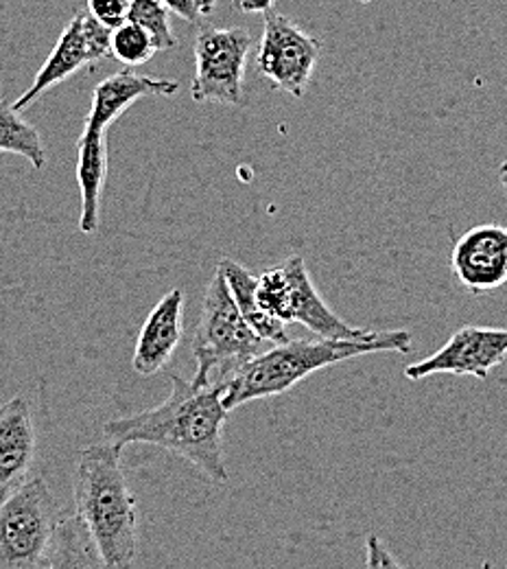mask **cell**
Here are the masks:
<instances>
[{
  "mask_svg": "<svg viewBox=\"0 0 507 569\" xmlns=\"http://www.w3.org/2000/svg\"><path fill=\"white\" fill-rule=\"evenodd\" d=\"M227 415L221 383L195 386L171 375V395L160 406L105 423L103 436L121 449L136 442L155 445L189 460L213 482L227 485L230 473L223 460Z\"/></svg>",
  "mask_w": 507,
  "mask_h": 569,
  "instance_id": "cell-1",
  "label": "cell"
},
{
  "mask_svg": "<svg viewBox=\"0 0 507 569\" xmlns=\"http://www.w3.org/2000/svg\"><path fill=\"white\" fill-rule=\"evenodd\" d=\"M412 349L414 345L409 331H369L363 338H320L297 342L290 340L283 345H274L221 383L223 403L232 412L243 403L285 395L308 375L342 363L346 359L372 353L407 356L412 353Z\"/></svg>",
  "mask_w": 507,
  "mask_h": 569,
  "instance_id": "cell-2",
  "label": "cell"
},
{
  "mask_svg": "<svg viewBox=\"0 0 507 569\" xmlns=\"http://www.w3.org/2000/svg\"><path fill=\"white\" fill-rule=\"evenodd\" d=\"M74 510L88 526L103 566L130 568L139 555V508L121 465V447H83L74 467Z\"/></svg>",
  "mask_w": 507,
  "mask_h": 569,
  "instance_id": "cell-3",
  "label": "cell"
},
{
  "mask_svg": "<svg viewBox=\"0 0 507 569\" xmlns=\"http://www.w3.org/2000/svg\"><path fill=\"white\" fill-rule=\"evenodd\" d=\"M272 342L263 340L241 313L223 272L219 270L209 283L202 316L193 342L195 386L223 383L247 361L265 353Z\"/></svg>",
  "mask_w": 507,
  "mask_h": 569,
  "instance_id": "cell-4",
  "label": "cell"
},
{
  "mask_svg": "<svg viewBox=\"0 0 507 569\" xmlns=\"http://www.w3.org/2000/svg\"><path fill=\"white\" fill-rule=\"evenodd\" d=\"M62 510L44 478H29L0 498V569L49 568Z\"/></svg>",
  "mask_w": 507,
  "mask_h": 569,
  "instance_id": "cell-5",
  "label": "cell"
},
{
  "mask_svg": "<svg viewBox=\"0 0 507 569\" xmlns=\"http://www.w3.org/2000/svg\"><path fill=\"white\" fill-rule=\"evenodd\" d=\"M252 38L241 27L204 24L195 38V77L191 97L197 103L245 108V64Z\"/></svg>",
  "mask_w": 507,
  "mask_h": 569,
  "instance_id": "cell-6",
  "label": "cell"
},
{
  "mask_svg": "<svg viewBox=\"0 0 507 569\" xmlns=\"http://www.w3.org/2000/svg\"><path fill=\"white\" fill-rule=\"evenodd\" d=\"M322 44L308 36L291 18L270 11L265 13L263 38L256 53V69L278 90L291 97H304L311 77L317 69Z\"/></svg>",
  "mask_w": 507,
  "mask_h": 569,
  "instance_id": "cell-7",
  "label": "cell"
},
{
  "mask_svg": "<svg viewBox=\"0 0 507 569\" xmlns=\"http://www.w3.org/2000/svg\"><path fill=\"white\" fill-rule=\"evenodd\" d=\"M108 56H112V29L99 22L88 9L77 11L42 69L36 72L31 86L13 101V106L20 112L27 110L49 88L71 79L88 67H94Z\"/></svg>",
  "mask_w": 507,
  "mask_h": 569,
  "instance_id": "cell-8",
  "label": "cell"
},
{
  "mask_svg": "<svg viewBox=\"0 0 507 569\" xmlns=\"http://www.w3.org/2000/svg\"><path fill=\"white\" fill-rule=\"evenodd\" d=\"M507 356V329L464 325L434 356L405 368L409 381H420L434 375H462L488 379Z\"/></svg>",
  "mask_w": 507,
  "mask_h": 569,
  "instance_id": "cell-9",
  "label": "cell"
},
{
  "mask_svg": "<svg viewBox=\"0 0 507 569\" xmlns=\"http://www.w3.org/2000/svg\"><path fill=\"white\" fill-rule=\"evenodd\" d=\"M455 279L470 296H488L507 283V226L481 223L466 230L450 250Z\"/></svg>",
  "mask_w": 507,
  "mask_h": 569,
  "instance_id": "cell-10",
  "label": "cell"
},
{
  "mask_svg": "<svg viewBox=\"0 0 507 569\" xmlns=\"http://www.w3.org/2000/svg\"><path fill=\"white\" fill-rule=\"evenodd\" d=\"M38 453V429L31 403L16 395L0 406V498L31 478Z\"/></svg>",
  "mask_w": 507,
  "mask_h": 569,
  "instance_id": "cell-11",
  "label": "cell"
},
{
  "mask_svg": "<svg viewBox=\"0 0 507 569\" xmlns=\"http://www.w3.org/2000/svg\"><path fill=\"white\" fill-rule=\"evenodd\" d=\"M180 83L173 79H160L153 74L121 71L103 79L92 92V106L85 119L88 132L108 134L110 126L123 117L136 101L145 97H173Z\"/></svg>",
  "mask_w": 507,
  "mask_h": 569,
  "instance_id": "cell-12",
  "label": "cell"
},
{
  "mask_svg": "<svg viewBox=\"0 0 507 569\" xmlns=\"http://www.w3.org/2000/svg\"><path fill=\"white\" fill-rule=\"evenodd\" d=\"M184 338V291H166L158 305L146 316L136 349L132 357V368L141 377H151L160 372L173 353L178 351Z\"/></svg>",
  "mask_w": 507,
  "mask_h": 569,
  "instance_id": "cell-13",
  "label": "cell"
},
{
  "mask_svg": "<svg viewBox=\"0 0 507 569\" xmlns=\"http://www.w3.org/2000/svg\"><path fill=\"white\" fill-rule=\"evenodd\" d=\"M283 266L290 277L291 322L304 325L317 338H363L369 333L367 329L351 327L324 302V298L311 281L304 259L300 254H293Z\"/></svg>",
  "mask_w": 507,
  "mask_h": 569,
  "instance_id": "cell-14",
  "label": "cell"
},
{
  "mask_svg": "<svg viewBox=\"0 0 507 569\" xmlns=\"http://www.w3.org/2000/svg\"><path fill=\"white\" fill-rule=\"evenodd\" d=\"M105 178H108V134L83 130L77 141V184L81 191L79 230L83 234H92L99 228Z\"/></svg>",
  "mask_w": 507,
  "mask_h": 569,
  "instance_id": "cell-15",
  "label": "cell"
},
{
  "mask_svg": "<svg viewBox=\"0 0 507 569\" xmlns=\"http://www.w3.org/2000/svg\"><path fill=\"white\" fill-rule=\"evenodd\" d=\"M219 270L223 272L227 287L241 309V313L245 316V320L250 322V327L267 342L272 345H283L290 342L287 336V325L263 313L256 300V284H258V277H254L250 270H245L241 263L232 261V259H221L217 266Z\"/></svg>",
  "mask_w": 507,
  "mask_h": 569,
  "instance_id": "cell-16",
  "label": "cell"
},
{
  "mask_svg": "<svg viewBox=\"0 0 507 569\" xmlns=\"http://www.w3.org/2000/svg\"><path fill=\"white\" fill-rule=\"evenodd\" d=\"M49 568H105L99 548L77 510L62 512L49 557Z\"/></svg>",
  "mask_w": 507,
  "mask_h": 569,
  "instance_id": "cell-17",
  "label": "cell"
},
{
  "mask_svg": "<svg viewBox=\"0 0 507 569\" xmlns=\"http://www.w3.org/2000/svg\"><path fill=\"white\" fill-rule=\"evenodd\" d=\"M0 153L22 156L33 169L47 167V147L40 132L7 99H0Z\"/></svg>",
  "mask_w": 507,
  "mask_h": 569,
  "instance_id": "cell-18",
  "label": "cell"
},
{
  "mask_svg": "<svg viewBox=\"0 0 507 569\" xmlns=\"http://www.w3.org/2000/svg\"><path fill=\"white\" fill-rule=\"evenodd\" d=\"M158 44L145 27L128 20L121 27L112 29V56L125 67L146 64L155 53Z\"/></svg>",
  "mask_w": 507,
  "mask_h": 569,
  "instance_id": "cell-19",
  "label": "cell"
},
{
  "mask_svg": "<svg viewBox=\"0 0 507 569\" xmlns=\"http://www.w3.org/2000/svg\"><path fill=\"white\" fill-rule=\"evenodd\" d=\"M290 298V277H287L285 266L270 268L258 277L256 300H258V307L263 313H267L285 325H291Z\"/></svg>",
  "mask_w": 507,
  "mask_h": 569,
  "instance_id": "cell-20",
  "label": "cell"
},
{
  "mask_svg": "<svg viewBox=\"0 0 507 569\" xmlns=\"http://www.w3.org/2000/svg\"><path fill=\"white\" fill-rule=\"evenodd\" d=\"M169 16H171V9L160 0H134L130 11V20L145 27L146 31L153 36L160 51H169L178 47V38L171 31Z\"/></svg>",
  "mask_w": 507,
  "mask_h": 569,
  "instance_id": "cell-21",
  "label": "cell"
},
{
  "mask_svg": "<svg viewBox=\"0 0 507 569\" xmlns=\"http://www.w3.org/2000/svg\"><path fill=\"white\" fill-rule=\"evenodd\" d=\"M134 0H88V11L110 29L121 27L130 20Z\"/></svg>",
  "mask_w": 507,
  "mask_h": 569,
  "instance_id": "cell-22",
  "label": "cell"
},
{
  "mask_svg": "<svg viewBox=\"0 0 507 569\" xmlns=\"http://www.w3.org/2000/svg\"><path fill=\"white\" fill-rule=\"evenodd\" d=\"M160 2H164L171 9V13L180 16L186 22H197L200 16L204 13L202 0H160Z\"/></svg>",
  "mask_w": 507,
  "mask_h": 569,
  "instance_id": "cell-23",
  "label": "cell"
},
{
  "mask_svg": "<svg viewBox=\"0 0 507 569\" xmlns=\"http://www.w3.org/2000/svg\"><path fill=\"white\" fill-rule=\"evenodd\" d=\"M367 566L372 568H378V566H398L385 550V546L381 543L378 537H369L367 539Z\"/></svg>",
  "mask_w": 507,
  "mask_h": 569,
  "instance_id": "cell-24",
  "label": "cell"
},
{
  "mask_svg": "<svg viewBox=\"0 0 507 569\" xmlns=\"http://www.w3.org/2000/svg\"><path fill=\"white\" fill-rule=\"evenodd\" d=\"M276 0H239V9L243 13H270L274 11Z\"/></svg>",
  "mask_w": 507,
  "mask_h": 569,
  "instance_id": "cell-25",
  "label": "cell"
},
{
  "mask_svg": "<svg viewBox=\"0 0 507 569\" xmlns=\"http://www.w3.org/2000/svg\"><path fill=\"white\" fill-rule=\"evenodd\" d=\"M499 182H501V187L507 191V160L499 167Z\"/></svg>",
  "mask_w": 507,
  "mask_h": 569,
  "instance_id": "cell-26",
  "label": "cell"
},
{
  "mask_svg": "<svg viewBox=\"0 0 507 569\" xmlns=\"http://www.w3.org/2000/svg\"><path fill=\"white\" fill-rule=\"evenodd\" d=\"M219 0H202V4H204V13H211L215 7H217Z\"/></svg>",
  "mask_w": 507,
  "mask_h": 569,
  "instance_id": "cell-27",
  "label": "cell"
}]
</instances>
